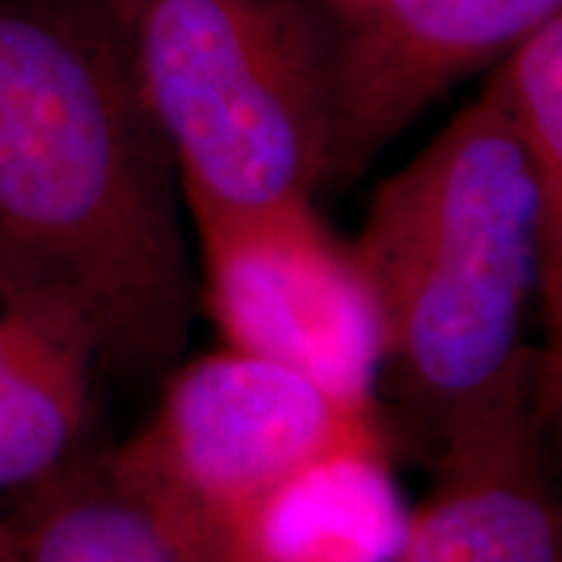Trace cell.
I'll return each instance as SVG.
<instances>
[{
  "mask_svg": "<svg viewBox=\"0 0 562 562\" xmlns=\"http://www.w3.org/2000/svg\"><path fill=\"white\" fill-rule=\"evenodd\" d=\"M179 172L103 0H0V257L60 291L116 375L198 316Z\"/></svg>",
  "mask_w": 562,
  "mask_h": 562,
  "instance_id": "obj_1",
  "label": "cell"
},
{
  "mask_svg": "<svg viewBox=\"0 0 562 562\" xmlns=\"http://www.w3.org/2000/svg\"><path fill=\"white\" fill-rule=\"evenodd\" d=\"M350 250L382 322L379 384L438 438L522 350L538 288V188L494 72L375 188Z\"/></svg>",
  "mask_w": 562,
  "mask_h": 562,
  "instance_id": "obj_2",
  "label": "cell"
},
{
  "mask_svg": "<svg viewBox=\"0 0 562 562\" xmlns=\"http://www.w3.org/2000/svg\"><path fill=\"white\" fill-rule=\"evenodd\" d=\"M191 220L316 201L335 20L316 0H103Z\"/></svg>",
  "mask_w": 562,
  "mask_h": 562,
  "instance_id": "obj_3",
  "label": "cell"
},
{
  "mask_svg": "<svg viewBox=\"0 0 562 562\" xmlns=\"http://www.w3.org/2000/svg\"><path fill=\"white\" fill-rule=\"evenodd\" d=\"M357 447L387 450L379 406L222 347L172 372L157 413L106 460L191 562H220L262 497L303 465Z\"/></svg>",
  "mask_w": 562,
  "mask_h": 562,
  "instance_id": "obj_4",
  "label": "cell"
},
{
  "mask_svg": "<svg viewBox=\"0 0 562 562\" xmlns=\"http://www.w3.org/2000/svg\"><path fill=\"white\" fill-rule=\"evenodd\" d=\"M194 225L203 254L198 303L222 344L301 372L341 401L375 406L379 306L316 201Z\"/></svg>",
  "mask_w": 562,
  "mask_h": 562,
  "instance_id": "obj_5",
  "label": "cell"
},
{
  "mask_svg": "<svg viewBox=\"0 0 562 562\" xmlns=\"http://www.w3.org/2000/svg\"><path fill=\"white\" fill-rule=\"evenodd\" d=\"M562 0H357L331 41L322 191L360 181L435 101L497 63Z\"/></svg>",
  "mask_w": 562,
  "mask_h": 562,
  "instance_id": "obj_6",
  "label": "cell"
},
{
  "mask_svg": "<svg viewBox=\"0 0 562 562\" xmlns=\"http://www.w3.org/2000/svg\"><path fill=\"white\" fill-rule=\"evenodd\" d=\"M560 369L528 347L443 425L428 501L409 513L394 562H560V506L547 425Z\"/></svg>",
  "mask_w": 562,
  "mask_h": 562,
  "instance_id": "obj_7",
  "label": "cell"
},
{
  "mask_svg": "<svg viewBox=\"0 0 562 562\" xmlns=\"http://www.w3.org/2000/svg\"><path fill=\"white\" fill-rule=\"evenodd\" d=\"M103 366L94 325L0 257V494H20L85 447Z\"/></svg>",
  "mask_w": 562,
  "mask_h": 562,
  "instance_id": "obj_8",
  "label": "cell"
},
{
  "mask_svg": "<svg viewBox=\"0 0 562 562\" xmlns=\"http://www.w3.org/2000/svg\"><path fill=\"white\" fill-rule=\"evenodd\" d=\"M406 506L384 447L303 465L228 535L220 562H394Z\"/></svg>",
  "mask_w": 562,
  "mask_h": 562,
  "instance_id": "obj_9",
  "label": "cell"
},
{
  "mask_svg": "<svg viewBox=\"0 0 562 562\" xmlns=\"http://www.w3.org/2000/svg\"><path fill=\"white\" fill-rule=\"evenodd\" d=\"M13 497V562H191L98 447Z\"/></svg>",
  "mask_w": 562,
  "mask_h": 562,
  "instance_id": "obj_10",
  "label": "cell"
},
{
  "mask_svg": "<svg viewBox=\"0 0 562 562\" xmlns=\"http://www.w3.org/2000/svg\"><path fill=\"white\" fill-rule=\"evenodd\" d=\"M538 188V291L560 369L562 341V16L519 41L494 69Z\"/></svg>",
  "mask_w": 562,
  "mask_h": 562,
  "instance_id": "obj_11",
  "label": "cell"
},
{
  "mask_svg": "<svg viewBox=\"0 0 562 562\" xmlns=\"http://www.w3.org/2000/svg\"><path fill=\"white\" fill-rule=\"evenodd\" d=\"M0 562H13V531L3 513H0Z\"/></svg>",
  "mask_w": 562,
  "mask_h": 562,
  "instance_id": "obj_12",
  "label": "cell"
}]
</instances>
